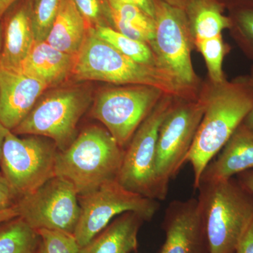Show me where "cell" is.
I'll list each match as a JSON object with an SVG mask.
<instances>
[{
    "label": "cell",
    "mask_w": 253,
    "mask_h": 253,
    "mask_svg": "<svg viewBox=\"0 0 253 253\" xmlns=\"http://www.w3.org/2000/svg\"><path fill=\"white\" fill-rule=\"evenodd\" d=\"M206 99L202 121L186 162L192 166L197 189L205 168L220 152L253 108V84L249 76L211 82L201 89Z\"/></svg>",
    "instance_id": "6da1fadb"
},
{
    "label": "cell",
    "mask_w": 253,
    "mask_h": 253,
    "mask_svg": "<svg viewBox=\"0 0 253 253\" xmlns=\"http://www.w3.org/2000/svg\"><path fill=\"white\" fill-rule=\"evenodd\" d=\"M124 151L104 126H87L67 149L58 151L55 176L72 183L78 196L88 194L117 180Z\"/></svg>",
    "instance_id": "7a4b0ae2"
},
{
    "label": "cell",
    "mask_w": 253,
    "mask_h": 253,
    "mask_svg": "<svg viewBox=\"0 0 253 253\" xmlns=\"http://www.w3.org/2000/svg\"><path fill=\"white\" fill-rule=\"evenodd\" d=\"M71 77L78 81H102L116 85L154 86L175 97L192 99L162 70L136 62L123 54L96 36L92 28L76 55Z\"/></svg>",
    "instance_id": "3957f363"
},
{
    "label": "cell",
    "mask_w": 253,
    "mask_h": 253,
    "mask_svg": "<svg viewBox=\"0 0 253 253\" xmlns=\"http://www.w3.org/2000/svg\"><path fill=\"white\" fill-rule=\"evenodd\" d=\"M197 189L210 253H235L253 218V195L236 177L201 182Z\"/></svg>",
    "instance_id": "277c9868"
},
{
    "label": "cell",
    "mask_w": 253,
    "mask_h": 253,
    "mask_svg": "<svg viewBox=\"0 0 253 253\" xmlns=\"http://www.w3.org/2000/svg\"><path fill=\"white\" fill-rule=\"evenodd\" d=\"M155 34L149 46L158 68L190 97L199 96V80L191 60L194 46L185 10L154 0Z\"/></svg>",
    "instance_id": "5b68a950"
},
{
    "label": "cell",
    "mask_w": 253,
    "mask_h": 253,
    "mask_svg": "<svg viewBox=\"0 0 253 253\" xmlns=\"http://www.w3.org/2000/svg\"><path fill=\"white\" fill-rule=\"evenodd\" d=\"M205 109L201 91L196 99L176 97L161 123L155 165L158 201L166 199L169 183L186 163Z\"/></svg>",
    "instance_id": "8992f818"
},
{
    "label": "cell",
    "mask_w": 253,
    "mask_h": 253,
    "mask_svg": "<svg viewBox=\"0 0 253 253\" xmlns=\"http://www.w3.org/2000/svg\"><path fill=\"white\" fill-rule=\"evenodd\" d=\"M91 101L90 91L83 86L50 91L11 131L16 135L44 136L54 141L59 151H63L78 136V122Z\"/></svg>",
    "instance_id": "52a82bcc"
},
{
    "label": "cell",
    "mask_w": 253,
    "mask_h": 253,
    "mask_svg": "<svg viewBox=\"0 0 253 253\" xmlns=\"http://www.w3.org/2000/svg\"><path fill=\"white\" fill-rule=\"evenodd\" d=\"M78 201L81 215L73 236L80 248L89 244L113 219L123 213H137L145 221H150L160 208L157 200L129 191L117 180L78 196Z\"/></svg>",
    "instance_id": "ba28073f"
},
{
    "label": "cell",
    "mask_w": 253,
    "mask_h": 253,
    "mask_svg": "<svg viewBox=\"0 0 253 253\" xmlns=\"http://www.w3.org/2000/svg\"><path fill=\"white\" fill-rule=\"evenodd\" d=\"M166 94L159 88L144 84L109 88L96 96L91 115L125 149L136 129Z\"/></svg>",
    "instance_id": "9c48e42d"
},
{
    "label": "cell",
    "mask_w": 253,
    "mask_h": 253,
    "mask_svg": "<svg viewBox=\"0 0 253 253\" xmlns=\"http://www.w3.org/2000/svg\"><path fill=\"white\" fill-rule=\"evenodd\" d=\"M58 151L54 141L48 138H20L10 130L2 145L0 172L21 197L55 176Z\"/></svg>",
    "instance_id": "30bf717a"
},
{
    "label": "cell",
    "mask_w": 253,
    "mask_h": 253,
    "mask_svg": "<svg viewBox=\"0 0 253 253\" xmlns=\"http://www.w3.org/2000/svg\"><path fill=\"white\" fill-rule=\"evenodd\" d=\"M175 98L164 94L136 129L125 149L117 179L129 191L157 201L155 165L158 131Z\"/></svg>",
    "instance_id": "8fae6325"
},
{
    "label": "cell",
    "mask_w": 253,
    "mask_h": 253,
    "mask_svg": "<svg viewBox=\"0 0 253 253\" xmlns=\"http://www.w3.org/2000/svg\"><path fill=\"white\" fill-rule=\"evenodd\" d=\"M18 217L35 229L74 234L81 215L78 194L72 183L54 176L16 205Z\"/></svg>",
    "instance_id": "7c38bea8"
},
{
    "label": "cell",
    "mask_w": 253,
    "mask_h": 253,
    "mask_svg": "<svg viewBox=\"0 0 253 253\" xmlns=\"http://www.w3.org/2000/svg\"><path fill=\"white\" fill-rule=\"evenodd\" d=\"M163 228L166 240L160 253H210L198 199L172 201L165 212Z\"/></svg>",
    "instance_id": "4fadbf2b"
},
{
    "label": "cell",
    "mask_w": 253,
    "mask_h": 253,
    "mask_svg": "<svg viewBox=\"0 0 253 253\" xmlns=\"http://www.w3.org/2000/svg\"><path fill=\"white\" fill-rule=\"evenodd\" d=\"M46 89L45 84L24 73L0 67V122L13 130Z\"/></svg>",
    "instance_id": "5bb4252c"
},
{
    "label": "cell",
    "mask_w": 253,
    "mask_h": 253,
    "mask_svg": "<svg viewBox=\"0 0 253 253\" xmlns=\"http://www.w3.org/2000/svg\"><path fill=\"white\" fill-rule=\"evenodd\" d=\"M6 11L2 25L0 67L19 71L35 42L31 0H18Z\"/></svg>",
    "instance_id": "9a60e30c"
},
{
    "label": "cell",
    "mask_w": 253,
    "mask_h": 253,
    "mask_svg": "<svg viewBox=\"0 0 253 253\" xmlns=\"http://www.w3.org/2000/svg\"><path fill=\"white\" fill-rule=\"evenodd\" d=\"M250 169H253V130L242 123L205 168L200 183L225 180Z\"/></svg>",
    "instance_id": "2e32d148"
},
{
    "label": "cell",
    "mask_w": 253,
    "mask_h": 253,
    "mask_svg": "<svg viewBox=\"0 0 253 253\" xmlns=\"http://www.w3.org/2000/svg\"><path fill=\"white\" fill-rule=\"evenodd\" d=\"M76 58L53 47L46 41L35 42L19 71L41 81L48 88L54 87L72 76Z\"/></svg>",
    "instance_id": "e0dca14e"
},
{
    "label": "cell",
    "mask_w": 253,
    "mask_h": 253,
    "mask_svg": "<svg viewBox=\"0 0 253 253\" xmlns=\"http://www.w3.org/2000/svg\"><path fill=\"white\" fill-rule=\"evenodd\" d=\"M145 221L137 213H123L106 228L79 253H131L137 248V236Z\"/></svg>",
    "instance_id": "ac0fdd59"
},
{
    "label": "cell",
    "mask_w": 253,
    "mask_h": 253,
    "mask_svg": "<svg viewBox=\"0 0 253 253\" xmlns=\"http://www.w3.org/2000/svg\"><path fill=\"white\" fill-rule=\"evenodd\" d=\"M89 29L73 0H61L59 12L46 42L60 51L76 56Z\"/></svg>",
    "instance_id": "d6986e66"
},
{
    "label": "cell",
    "mask_w": 253,
    "mask_h": 253,
    "mask_svg": "<svg viewBox=\"0 0 253 253\" xmlns=\"http://www.w3.org/2000/svg\"><path fill=\"white\" fill-rule=\"evenodd\" d=\"M225 6L220 0H191L185 10L194 41L221 35L230 29L231 18L225 16Z\"/></svg>",
    "instance_id": "ffe728a7"
},
{
    "label": "cell",
    "mask_w": 253,
    "mask_h": 253,
    "mask_svg": "<svg viewBox=\"0 0 253 253\" xmlns=\"http://www.w3.org/2000/svg\"><path fill=\"white\" fill-rule=\"evenodd\" d=\"M38 244V232L22 218L0 223V253H36Z\"/></svg>",
    "instance_id": "44dd1931"
},
{
    "label": "cell",
    "mask_w": 253,
    "mask_h": 253,
    "mask_svg": "<svg viewBox=\"0 0 253 253\" xmlns=\"http://www.w3.org/2000/svg\"><path fill=\"white\" fill-rule=\"evenodd\" d=\"M93 29L96 36L127 57L141 64L158 68L154 52L147 43L127 38L109 26H98Z\"/></svg>",
    "instance_id": "7402d4cb"
},
{
    "label": "cell",
    "mask_w": 253,
    "mask_h": 253,
    "mask_svg": "<svg viewBox=\"0 0 253 253\" xmlns=\"http://www.w3.org/2000/svg\"><path fill=\"white\" fill-rule=\"evenodd\" d=\"M194 44L204 56L207 66L209 81L213 84H220L226 81L222 64L230 47L224 42L222 35L194 41Z\"/></svg>",
    "instance_id": "603a6c76"
},
{
    "label": "cell",
    "mask_w": 253,
    "mask_h": 253,
    "mask_svg": "<svg viewBox=\"0 0 253 253\" xmlns=\"http://www.w3.org/2000/svg\"><path fill=\"white\" fill-rule=\"evenodd\" d=\"M231 36L247 57L253 61V6L230 9Z\"/></svg>",
    "instance_id": "cb8c5ba5"
},
{
    "label": "cell",
    "mask_w": 253,
    "mask_h": 253,
    "mask_svg": "<svg viewBox=\"0 0 253 253\" xmlns=\"http://www.w3.org/2000/svg\"><path fill=\"white\" fill-rule=\"evenodd\" d=\"M61 0H31V21L36 42L46 41Z\"/></svg>",
    "instance_id": "d4e9b609"
},
{
    "label": "cell",
    "mask_w": 253,
    "mask_h": 253,
    "mask_svg": "<svg viewBox=\"0 0 253 253\" xmlns=\"http://www.w3.org/2000/svg\"><path fill=\"white\" fill-rule=\"evenodd\" d=\"M39 244L36 253H79L77 241L72 234L61 231L40 229Z\"/></svg>",
    "instance_id": "484cf974"
},
{
    "label": "cell",
    "mask_w": 253,
    "mask_h": 253,
    "mask_svg": "<svg viewBox=\"0 0 253 253\" xmlns=\"http://www.w3.org/2000/svg\"><path fill=\"white\" fill-rule=\"evenodd\" d=\"M105 7L118 17L155 34L154 18L136 5L119 0H104Z\"/></svg>",
    "instance_id": "4316f807"
},
{
    "label": "cell",
    "mask_w": 253,
    "mask_h": 253,
    "mask_svg": "<svg viewBox=\"0 0 253 253\" xmlns=\"http://www.w3.org/2000/svg\"><path fill=\"white\" fill-rule=\"evenodd\" d=\"M105 14L108 25L121 34L135 41L144 42L151 44L154 40V34L146 31L144 28L125 21L116 14H113L105 7Z\"/></svg>",
    "instance_id": "83f0119b"
},
{
    "label": "cell",
    "mask_w": 253,
    "mask_h": 253,
    "mask_svg": "<svg viewBox=\"0 0 253 253\" xmlns=\"http://www.w3.org/2000/svg\"><path fill=\"white\" fill-rule=\"evenodd\" d=\"M89 28L109 26L105 14L104 0H73Z\"/></svg>",
    "instance_id": "f1b7e54d"
},
{
    "label": "cell",
    "mask_w": 253,
    "mask_h": 253,
    "mask_svg": "<svg viewBox=\"0 0 253 253\" xmlns=\"http://www.w3.org/2000/svg\"><path fill=\"white\" fill-rule=\"evenodd\" d=\"M19 198V195L0 172V211L16 206Z\"/></svg>",
    "instance_id": "f546056e"
},
{
    "label": "cell",
    "mask_w": 253,
    "mask_h": 253,
    "mask_svg": "<svg viewBox=\"0 0 253 253\" xmlns=\"http://www.w3.org/2000/svg\"><path fill=\"white\" fill-rule=\"evenodd\" d=\"M235 253H253V218L240 240Z\"/></svg>",
    "instance_id": "4dcf8cb0"
},
{
    "label": "cell",
    "mask_w": 253,
    "mask_h": 253,
    "mask_svg": "<svg viewBox=\"0 0 253 253\" xmlns=\"http://www.w3.org/2000/svg\"><path fill=\"white\" fill-rule=\"evenodd\" d=\"M124 2L136 5L141 8L144 12L154 18L155 6L154 0H119Z\"/></svg>",
    "instance_id": "1f68e13d"
},
{
    "label": "cell",
    "mask_w": 253,
    "mask_h": 253,
    "mask_svg": "<svg viewBox=\"0 0 253 253\" xmlns=\"http://www.w3.org/2000/svg\"><path fill=\"white\" fill-rule=\"evenodd\" d=\"M235 177L243 187L253 195V169L240 173Z\"/></svg>",
    "instance_id": "d6a6232c"
},
{
    "label": "cell",
    "mask_w": 253,
    "mask_h": 253,
    "mask_svg": "<svg viewBox=\"0 0 253 253\" xmlns=\"http://www.w3.org/2000/svg\"><path fill=\"white\" fill-rule=\"evenodd\" d=\"M224 6H229V9L242 6H253V0H221Z\"/></svg>",
    "instance_id": "836d02e7"
},
{
    "label": "cell",
    "mask_w": 253,
    "mask_h": 253,
    "mask_svg": "<svg viewBox=\"0 0 253 253\" xmlns=\"http://www.w3.org/2000/svg\"><path fill=\"white\" fill-rule=\"evenodd\" d=\"M16 217H18V213L16 206L0 211V223Z\"/></svg>",
    "instance_id": "e575fe53"
},
{
    "label": "cell",
    "mask_w": 253,
    "mask_h": 253,
    "mask_svg": "<svg viewBox=\"0 0 253 253\" xmlns=\"http://www.w3.org/2000/svg\"><path fill=\"white\" fill-rule=\"evenodd\" d=\"M18 0H0V21L8 11Z\"/></svg>",
    "instance_id": "d590c367"
},
{
    "label": "cell",
    "mask_w": 253,
    "mask_h": 253,
    "mask_svg": "<svg viewBox=\"0 0 253 253\" xmlns=\"http://www.w3.org/2000/svg\"><path fill=\"white\" fill-rule=\"evenodd\" d=\"M249 77L253 84V66L252 68H251V74H250ZM243 124L247 126V127H249V129L253 130V109L251 110V112L249 113V115L245 118Z\"/></svg>",
    "instance_id": "8d00e7d4"
},
{
    "label": "cell",
    "mask_w": 253,
    "mask_h": 253,
    "mask_svg": "<svg viewBox=\"0 0 253 253\" xmlns=\"http://www.w3.org/2000/svg\"><path fill=\"white\" fill-rule=\"evenodd\" d=\"M163 1H166L169 4L172 5V6L185 9L191 0H163Z\"/></svg>",
    "instance_id": "74e56055"
},
{
    "label": "cell",
    "mask_w": 253,
    "mask_h": 253,
    "mask_svg": "<svg viewBox=\"0 0 253 253\" xmlns=\"http://www.w3.org/2000/svg\"><path fill=\"white\" fill-rule=\"evenodd\" d=\"M10 131L7 128L5 127L1 122H0V160H1V149H2V145L4 143L5 137L8 131Z\"/></svg>",
    "instance_id": "f35d334b"
},
{
    "label": "cell",
    "mask_w": 253,
    "mask_h": 253,
    "mask_svg": "<svg viewBox=\"0 0 253 253\" xmlns=\"http://www.w3.org/2000/svg\"><path fill=\"white\" fill-rule=\"evenodd\" d=\"M1 47H2V25L0 23V56H1Z\"/></svg>",
    "instance_id": "ab89813d"
}]
</instances>
